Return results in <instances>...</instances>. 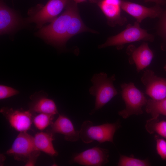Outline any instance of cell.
<instances>
[{"label": "cell", "mask_w": 166, "mask_h": 166, "mask_svg": "<svg viewBox=\"0 0 166 166\" xmlns=\"http://www.w3.org/2000/svg\"><path fill=\"white\" fill-rule=\"evenodd\" d=\"M164 70H165V71H166V63L164 66Z\"/></svg>", "instance_id": "cell-29"}, {"label": "cell", "mask_w": 166, "mask_h": 166, "mask_svg": "<svg viewBox=\"0 0 166 166\" xmlns=\"http://www.w3.org/2000/svg\"><path fill=\"white\" fill-rule=\"evenodd\" d=\"M71 0H49L45 5L38 4L29 10L28 17L24 22L34 23L36 27L40 29L45 23H51L57 18Z\"/></svg>", "instance_id": "cell-4"}, {"label": "cell", "mask_w": 166, "mask_h": 166, "mask_svg": "<svg viewBox=\"0 0 166 166\" xmlns=\"http://www.w3.org/2000/svg\"><path fill=\"white\" fill-rule=\"evenodd\" d=\"M54 115L44 113H40L34 117L33 122L38 129L43 130L53 123Z\"/></svg>", "instance_id": "cell-21"}, {"label": "cell", "mask_w": 166, "mask_h": 166, "mask_svg": "<svg viewBox=\"0 0 166 166\" xmlns=\"http://www.w3.org/2000/svg\"><path fill=\"white\" fill-rule=\"evenodd\" d=\"M54 134L50 131L38 132L34 137L35 146L40 151L52 156H57L58 152L55 149L52 143L54 140Z\"/></svg>", "instance_id": "cell-17"}, {"label": "cell", "mask_w": 166, "mask_h": 166, "mask_svg": "<svg viewBox=\"0 0 166 166\" xmlns=\"http://www.w3.org/2000/svg\"><path fill=\"white\" fill-rule=\"evenodd\" d=\"M121 0H101L97 3L111 26H123L127 22V18L121 14Z\"/></svg>", "instance_id": "cell-13"}, {"label": "cell", "mask_w": 166, "mask_h": 166, "mask_svg": "<svg viewBox=\"0 0 166 166\" xmlns=\"http://www.w3.org/2000/svg\"><path fill=\"white\" fill-rule=\"evenodd\" d=\"M89 1L92 2L98 3L101 0H89Z\"/></svg>", "instance_id": "cell-28"}, {"label": "cell", "mask_w": 166, "mask_h": 166, "mask_svg": "<svg viewBox=\"0 0 166 166\" xmlns=\"http://www.w3.org/2000/svg\"><path fill=\"white\" fill-rule=\"evenodd\" d=\"M115 74L108 77L103 72L95 74L91 79L93 85L90 88L89 93L95 97L94 108L90 114H93L101 109L118 93L113 85L115 80Z\"/></svg>", "instance_id": "cell-2"}, {"label": "cell", "mask_w": 166, "mask_h": 166, "mask_svg": "<svg viewBox=\"0 0 166 166\" xmlns=\"http://www.w3.org/2000/svg\"><path fill=\"white\" fill-rule=\"evenodd\" d=\"M121 86V96L125 107L119 111L118 114L123 118L126 119L132 115L142 114V108L146 105L147 100L144 93L132 82L123 83Z\"/></svg>", "instance_id": "cell-7"}, {"label": "cell", "mask_w": 166, "mask_h": 166, "mask_svg": "<svg viewBox=\"0 0 166 166\" xmlns=\"http://www.w3.org/2000/svg\"><path fill=\"white\" fill-rule=\"evenodd\" d=\"M6 159L5 156L2 154H0V166L3 165L4 162Z\"/></svg>", "instance_id": "cell-26"}, {"label": "cell", "mask_w": 166, "mask_h": 166, "mask_svg": "<svg viewBox=\"0 0 166 166\" xmlns=\"http://www.w3.org/2000/svg\"><path fill=\"white\" fill-rule=\"evenodd\" d=\"M109 150L95 147L74 155L69 162L85 166H103L109 162Z\"/></svg>", "instance_id": "cell-9"}, {"label": "cell", "mask_w": 166, "mask_h": 166, "mask_svg": "<svg viewBox=\"0 0 166 166\" xmlns=\"http://www.w3.org/2000/svg\"><path fill=\"white\" fill-rule=\"evenodd\" d=\"M140 24L136 21L133 25L128 24L125 30L116 35L109 38L104 43L99 45L98 48L116 46L117 49H120L127 43L140 41H153L154 36L141 28Z\"/></svg>", "instance_id": "cell-6"}, {"label": "cell", "mask_w": 166, "mask_h": 166, "mask_svg": "<svg viewBox=\"0 0 166 166\" xmlns=\"http://www.w3.org/2000/svg\"><path fill=\"white\" fill-rule=\"evenodd\" d=\"M158 31L166 40V11L161 17L158 25Z\"/></svg>", "instance_id": "cell-24"}, {"label": "cell", "mask_w": 166, "mask_h": 166, "mask_svg": "<svg viewBox=\"0 0 166 166\" xmlns=\"http://www.w3.org/2000/svg\"><path fill=\"white\" fill-rule=\"evenodd\" d=\"M140 80L145 88L146 94L156 100L166 98V78L158 77L152 70L144 71Z\"/></svg>", "instance_id": "cell-10"}, {"label": "cell", "mask_w": 166, "mask_h": 166, "mask_svg": "<svg viewBox=\"0 0 166 166\" xmlns=\"http://www.w3.org/2000/svg\"><path fill=\"white\" fill-rule=\"evenodd\" d=\"M21 20L18 14L2 0L0 2V33H9L18 28Z\"/></svg>", "instance_id": "cell-15"}, {"label": "cell", "mask_w": 166, "mask_h": 166, "mask_svg": "<svg viewBox=\"0 0 166 166\" xmlns=\"http://www.w3.org/2000/svg\"><path fill=\"white\" fill-rule=\"evenodd\" d=\"M121 7L122 9L134 18L139 23L147 18L159 17L162 13V9L158 4L147 7L137 3L122 0Z\"/></svg>", "instance_id": "cell-12"}, {"label": "cell", "mask_w": 166, "mask_h": 166, "mask_svg": "<svg viewBox=\"0 0 166 166\" xmlns=\"http://www.w3.org/2000/svg\"><path fill=\"white\" fill-rule=\"evenodd\" d=\"M156 137L157 152L162 160H166V140L157 136Z\"/></svg>", "instance_id": "cell-23"}, {"label": "cell", "mask_w": 166, "mask_h": 166, "mask_svg": "<svg viewBox=\"0 0 166 166\" xmlns=\"http://www.w3.org/2000/svg\"><path fill=\"white\" fill-rule=\"evenodd\" d=\"M30 98L32 101L29 104V110L33 113H44L53 115L58 113L53 101L49 98L47 94L43 91L35 93L31 95Z\"/></svg>", "instance_id": "cell-14"}, {"label": "cell", "mask_w": 166, "mask_h": 166, "mask_svg": "<svg viewBox=\"0 0 166 166\" xmlns=\"http://www.w3.org/2000/svg\"><path fill=\"white\" fill-rule=\"evenodd\" d=\"M120 126L119 121L113 123H106L98 125H94L90 121H85L81 125L80 137L85 144L94 140L100 143L107 141L113 143L114 135Z\"/></svg>", "instance_id": "cell-5"}, {"label": "cell", "mask_w": 166, "mask_h": 166, "mask_svg": "<svg viewBox=\"0 0 166 166\" xmlns=\"http://www.w3.org/2000/svg\"><path fill=\"white\" fill-rule=\"evenodd\" d=\"M145 128L149 133L156 132L166 139V121H159L158 118H152L147 121Z\"/></svg>", "instance_id": "cell-19"}, {"label": "cell", "mask_w": 166, "mask_h": 166, "mask_svg": "<svg viewBox=\"0 0 166 166\" xmlns=\"http://www.w3.org/2000/svg\"><path fill=\"white\" fill-rule=\"evenodd\" d=\"M145 2H151L156 3V4L160 5L166 2V0H144Z\"/></svg>", "instance_id": "cell-25"}, {"label": "cell", "mask_w": 166, "mask_h": 166, "mask_svg": "<svg viewBox=\"0 0 166 166\" xmlns=\"http://www.w3.org/2000/svg\"><path fill=\"white\" fill-rule=\"evenodd\" d=\"M85 32H96L85 24L79 15L77 3L71 0L60 16L43 26L36 35L49 43L61 47L73 36Z\"/></svg>", "instance_id": "cell-1"}, {"label": "cell", "mask_w": 166, "mask_h": 166, "mask_svg": "<svg viewBox=\"0 0 166 166\" xmlns=\"http://www.w3.org/2000/svg\"><path fill=\"white\" fill-rule=\"evenodd\" d=\"M19 93V91L12 87L2 85H0V100L7 98Z\"/></svg>", "instance_id": "cell-22"}, {"label": "cell", "mask_w": 166, "mask_h": 166, "mask_svg": "<svg viewBox=\"0 0 166 166\" xmlns=\"http://www.w3.org/2000/svg\"><path fill=\"white\" fill-rule=\"evenodd\" d=\"M146 111L152 118H157L160 115L166 116V98L158 100L147 99Z\"/></svg>", "instance_id": "cell-18"}, {"label": "cell", "mask_w": 166, "mask_h": 166, "mask_svg": "<svg viewBox=\"0 0 166 166\" xmlns=\"http://www.w3.org/2000/svg\"><path fill=\"white\" fill-rule=\"evenodd\" d=\"M119 166H149L151 165L147 160H141L120 154L118 163Z\"/></svg>", "instance_id": "cell-20"}, {"label": "cell", "mask_w": 166, "mask_h": 166, "mask_svg": "<svg viewBox=\"0 0 166 166\" xmlns=\"http://www.w3.org/2000/svg\"><path fill=\"white\" fill-rule=\"evenodd\" d=\"M6 153L16 160L26 163L25 166H34L40 151L35 145L34 137L24 132H20Z\"/></svg>", "instance_id": "cell-3"}, {"label": "cell", "mask_w": 166, "mask_h": 166, "mask_svg": "<svg viewBox=\"0 0 166 166\" xmlns=\"http://www.w3.org/2000/svg\"><path fill=\"white\" fill-rule=\"evenodd\" d=\"M126 52L129 56V64L135 65L138 73L149 66L154 57L152 51L148 43L145 42L137 48L133 45H129L127 47Z\"/></svg>", "instance_id": "cell-11"}, {"label": "cell", "mask_w": 166, "mask_h": 166, "mask_svg": "<svg viewBox=\"0 0 166 166\" xmlns=\"http://www.w3.org/2000/svg\"><path fill=\"white\" fill-rule=\"evenodd\" d=\"M72 1L75 2V3H80L82 2H85L86 0H71Z\"/></svg>", "instance_id": "cell-27"}, {"label": "cell", "mask_w": 166, "mask_h": 166, "mask_svg": "<svg viewBox=\"0 0 166 166\" xmlns=\"http://www.w3.org/2000/svg\"><path fill=\"white\" fill-rule=\"evenodd\" d=\"M51 127V132L63 135L66 140L75 142L80 138L79 131L75 130L71 120L63 115H60Z\"/></svg>", "instance_id": "cell-16"}, {"label": "cell", "mask_w": 166, "mask_h": 166, "mask_svg": "<svg viewBox=\"0 0 166 166\" xmlns=\"http://www.w3.org/2000/svg\"><path fill=\"white\" fill-rule=\"evenodd\" d=\"M0 112L16 131L24 132L30 129L34 117L33 113L30 110L26 111L4 107L0 109Z\"/></svg>", "instance_id": "cell-8"}]
</instances>
